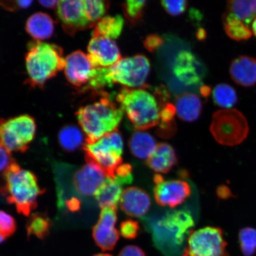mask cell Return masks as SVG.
<instances>
[{
  "label": "cell",
  "instance_id": "1",
  "mask_svg": "<svg viewBox=\"0 0 256 256\" xmlns=\"http://www.w3.org/2000/svg\"><path fill=\"white\" fill-rule=\"evenodd\" d=\"M146 229L152 233L154 245L165 256L183 254L188 236L194 226L190 211L167 210L143 220Z\"/></svg>",
  "mask_w": 256,
  "mask_h": 256
},
{
  "label": "cell",
  "instance_id": "2",
  "mask_svg": "<svg viewBox=\"0 0 256 256\" xmlns=\"http://www.w3.org/2000/svg\"><path fill=\"white\" fill-rule=\"evenodd\" d=\"M76 115L86 144H90L118 130L124 112L105 96L94 104L80 108Z\"/></svg>",
  "mask_w": 256,
  "mask_h": 256
},
{
  "label": "cell",
  "instance_id": "3",
  "mask_svg": "<svg viewBox=\"0 0 256 256\" xmlns=\"http://www.w3.org/2000/svg\"><path fill=\"white\" fill-rule=\"evenodd\" d=\"M43 193L33 172L22 168L16 162L4 172L0 194L14 204L19 213L30 215L37 206L38 197Z\"/></svg>",
  "mask_w": 256,
  "mask_h": 256
},
{
  "label": "cell",
  "instance_id": "4",
  "mask_svg": "<svg viewBox=\"0 0 256 256\" xmlns=\"http://www.w3.org/2000/svg\"><path fill=\"white\" fill-rule=\"evenodd\" d=\"M146 88H124L116 97L122 110L138 130L150 129L158 126L160 121L162 105L156 94Z\"/></svg>",
  "mask_w": 256,
  "mask_h": 256
},
{
  "label": "cell",
  "instance_id": "5",
  "mask_svg": "<svg viewBox=\"0 0 256 256\" xmlns=\"http://www.w3.org/2000/svg\"><path fill=\"white\" fill-rule=\"evenodd\" d=\"M65 64L62 48L56 44L38 40L28 44L26 66L31 86L42 88L64 69Z\"/></svg>",
  "mask_w": 256,
  "mask_h": 256
},
{
  "label": "cell",
  "instance_id": "6",
  "mask_svg": "<svg viewBox=\"0 0 256 256\" xmlns=\"http://www.w3.org/2000/svg\"><path fill=\"white\" fill-rule=\"evenodd\" d=\"M150 68L148 59L138 54L122 58L108 68H102V72L107 86L118 84L126 88H140L146 87Z\"/></svg>",
  "mask_w": 256,
  "mask_h": 256
},
{
  "label": "cell",
  "instance_id": "7",
  "mask_svg": "<svg viewBox=\"0 0 256 256\" xmlns=\"http://www.w3.org/2000/svg\"><path fill=\"white\" fill-rule=\"evenodd\" d=\"M210 130L216 142L224 146H234L247 138L249 126L241 112L223 110L214 114Z\"/></svg>",
  "mask_w": 256,
  "mask_h": 256
},
{
  "label": "cell",
  "instance_id": "8",
  "mask_svg": "<svg viewBox=\"0 0 256 256\" xmlns=\"http://www.w3.org/2000/svg\"><path fill=\"white\" fill-rule=\"evenodd\" d=\"M86 159L92 160L104 170L108 178H114L122 164L124 140L118 130L84 146Z\"/></svg>",
  "mask_w": 256,
  "mask_h": 256
},
{
  "label": "cell",
  "instance_id": "9",
  "mask_svg": "<svg viewBox=\"0 0 256 256\" xmlns=\"http://www.w3.org/2000/svg\"><path fill=\"white\" fill-rule=\"evenodd\" d=\"M86 160V164L72 172L71 198L64 210H78L81 204L80 199L94 196L108 178L100 166L92 160Z\"/></svg>",
  "mask_w": 256,
  "mask_h": 256
},
{
  "label": "cell",
  "instance_id": "10",
  "mask_svg": "<svg viewBox=\"0 0 256 256\" xmlns=\"http://www.w3.org/2000/svg\"><path fill=\"white\" fill-rule=\"evenodd\" d=\"M36 130V122L30 115L0 119V145L10 152L26 151Z\"/></svg>",
  "mask_w": 256,
  "mask_h": 256
},
{
  "label": "cell",
  "instance_id": "11",
  "mask_svg": "<svg viewBox=\"0 0 256 256\" xmlns=\"http://www.w3.org/2000/svg\"><path fill=\"white\" fill-rule=\"evenodd\" d=\"M222 229L206 226L192 231L181 256H229Z\"/></svg>",
  "mask_w": 256,
  "mask_h": 256
},
{
  "label": "cell",
  "instance_id": "12",
  "mask_svg": "<svg viewBox=\"0 0 256 256\" xmlns=\"http://www.w3.org/2000/svg\"><path fill=\"white\" fill-rule=\"evenodd\" d=\"M155 184L154 195L156 202L162 206L174 208L190 196V186L186 182L181 180H166L162 176H154Z\"/></svg>",
  "mask_w": 256,
  "mask_h": 256
},
{
  "label": "cell",
  "instance_id": "13",
  "mask_svg": "<svg viewBox=\"0 0 256 256\" xmlns=\"http://www.w3.org/2000/svg\"><path fill=\"white\" fill-rule=\"evenodd\" d=\"M116 209L112 206L102 208L100 217L92 229V238L96 244L103 251L112 250L120 238L119 232L115 228Z\"/></svg>",
  "mask_w": 256,
  "mask_h": 256
},
{
  "label": "cell",
  "instance_id": "14",
  "mask_svg": "<svg viewBox=\"0 0 256 256\" xmlns=\"http://www.w3.org/2000/svg\"><path fill=\"white\" fill-rule=\"evenodd\" d=\"M172 73L179 82L188 86L201 84L204 76V66L190 51L182 50L176 56Z\"/></svg>",
  "mask_w": 256,
  "mask_h": 256
},
{
  "label": "cell",
  "instance_id": "15",
  "mask_svg": "<svg viewBox=\"0 0 256 256\" xmlns=\"http://www.w3.org/2000/svg\"><path fill=\"white\" fill-rule=\"evenodd\" d=\"M87 54L94 68H108L121 58L120 48L113 40L103 36H92Z\"/></svg>",
  "mask_w": 256,
  "mask_h": 256
},
{
  "label": "cell",
  "instance_id": "16",
  "mask_svg": "<svg viewBox=\"0 0 256 256\" xmlns=\"http://www.w3.org/2000/svg\"><path fill=\"white\" fill-rule=\"evenodd\" d=\"M57 14L64 28L69 33L92 26L86 15L84 0L60 1Z\"/></svg>",
  "mask_w": 256,
  "mask_h": 256
},
{
  "label": "cell",
  "instance_id": "17",
  "mask_svg": "<svg viewBox=\"0 0 256 256\" xmlns=\"http://www.w3.org/2000/svg\"><path fill=\"white\" fill-rule=\"evenodd\" d=\"M95 69L87 54L76 50L67 56L64 70L69 82L76 87H82L88 84L94 75Z\"/></svg>",
  "mask_w": 256,
  "mask_h": 256
},
{
  "label": "cell",
  "instance_id": "18",
  "mask_svg": "<svg viewBox=\"0 0 256 256\" xmlns=\"http://www.w3.org/2000/svg\"><path fill=\"white\" fill-rule=\"evenodd\" d=\"M121 210L134 217L145 216L151 206V199L146 191L137 187H130L123 192L120 198Z\"/></svg>",
  "mask_w": 256,
  "mask_h": 256
},
{
  "label": "cell",
  "instance_id": "19",
  "mask_svg": "<svg viewBox=\"0 0 256 256\" xmlns=\"http://www.w3.org/2000/svg\"><path fill=\"white\" fill-rule=\"evenodd\" d=\"M232 78L236 84L249 88L256 84V59L242 56L234 60L230 67Z\"/></svg>",
  "mask_w": 256,
  "mask_h": 256
},
{
  "label": "cell",
  "instance_id": "20",
  "mask_svg": "<svg viewBox=\"0 0 256 256\" xmlns=\"http://www.w3.org/2000/svg\"><path fill=\"white\" fill-rule=\"evenodd\" d=\"M130 184H131L129 181L116 175L114 178H107L96 192L95 199L102 208L106 206L117 208L123 194V187Z\"/></svg>",
  "mask_w": 256,
  "mask_h": 256
},
{
  "label": "cell",
  "instance_id": "21",
  "mask_svg": "<svg viewBox=\"0 0 256 256\" xmlns=\"http://www.w3.org/2000/svg\"><path fill=\"white\" fill-rule=\"evenodd\" d=\"M174 106L178 117L187 122L198 120L202 110V103L199 96L190 92L178 96Z\"/></svg>",
  "mask_w": 256,
  "mask_h": 256
},
{
  "label": "cell",
  "instance_id": "22",
  "mask_svg": "<svg viewBox=\"0 0 256 256\" xmlns=\"http://www.w3.org/2000/svg\"><path fill=\"white\" fill-rule=\"evenodd\" d=\"M178 162V156L172 147L166 143H160L155 152L147 160L146 164L152 170L160 174H167Z\"/></svg>",
  "mask_w": 256,
  "mask_h": 256
},
{
  "label": "cell",
  "instance_id": "23",
  "mask_svg": "<svg viewBox=\"0 0 256 256\" xmlns=\"http://www.w3.org/2000/svg\"><path fill=\"white\" fill-rule=\"evenodd\" d=\"M26 30L35 40L42 42L49 39L54 31L53 19L44 12H36L28 18Z\"/></svg>",
  "mask_w": 256,
  "mask_h": 256
},
{
  "label": "cell",
  "instance_id": "24",
  "mask_svg": "<svg viewBox=\"0 0 256 256\" xmlns=\"http://www.w3.org/2000/svg\"><path fill=\"white\" fill-rule=\"evenodd\" d=\"M128 146L134 156L143 160H148L158 146L154 138L150 134L140 130H138L131 136Z\"/></svg>",
  "mask_w": 256,
  "mask_h": 256
},
{
  "label": "cell",
  "instance_id": "25",
  "mask_svg": "<svg viewBox=\"0 0 256 256\" xmlns=\"http://www.w3.org/2000/svg\"><path fill=\"white\" fill-rule=\"evenodd\" d=\"M124 19L122 16H106L95 25L92 36H103L111 40L116 39L122 32Z\"/></svg>",
  "mask_w": 256,
  "mask_h": 256
},
{
  "label": "cell",
  "instance_id": "26",
  "mask_svg": "<svg viewBox=\"0 0 256 256\" xmlns=\"http://www.w3.org/2000/svg\"><path fill=\"white\" fill-rule=\"evenodd\" d=\"M58 137L60 146L67 152H75L84 144V134L82 130L73 124L64 126Z\"/></svg>",
  "mask_w": 256,
  "mask_h": 256
},
{
  "label": "cell",
  "instance_id": "27",
  "mask_svg": "<svg viewBox=\"0 0 256 256\" xmlns=\"http://www.w3.org/2000/svg\"><path fill=\"white\" fill-rule=\"evenodd\" d=\"M223 24L226 34L233 40L244 41L252 37V32L247 26L228 12L223 16Z\"/></svg>",
  "mask_w": 256,
  "mask_h": 256
},
{
  "label": "cell",
  "instance_id": "28",
  "mask_svg": "<svg viewBox=\"0 0 256 256\" xmlns=\"http://www.w3.org/2000/svg\"><path fill=\"white\" fill-rule=\"evenodd\" d=\"M227 12L242 21L248 27L256 16L254 0H236L227 2Z\"/></svg>",
  "mask_w": 256,
  "mask_h": 256
},
{
  "label": "cell",
  "instance_id": "29",
  "mask_svg": "<svg viewBox=\"0 0 256 256\" xmlns=\"http://www.w3.org/2000/svg\"><path fill=\"white\" fill-rule=\"evenodd\" d=\"M212 98L214 103L218 106L228 110L234 106L238 101L236 90L232 86L222 83L214 88Z\"/></svg>",
  "mask_w": 256,
  "mask_h": 256
},
{
  "label": "cell",
  "instance_id": "30",
  "mask_svg": "<svg viewBox=\"0 0 256 256\" xmlns=\"http://www.w3.org/2000/svg\"><path fill=\"white\" fill-rule=\"evenodd\" d=\"M51 222L48 216L43 214L36 213L32 215L27 224L28 236H34L44 239L49 234Z\"/></svg>",
  "mask_w": 256,
  "mask_h": 256
},
{
  "label": "cell",
  "instance_id": "31",
  "mask_svg": "<svg viewBox=\"0 0 256 256\" xmlns=\"http://www.w3.org/2000/svg\"><path fill=\"white\" fill-rule=\"evenodd\" d=\"M86 15L91 24L95 26L104 18L110 2L102 0H84Z\"/></svg>",
  "mask_w": 256,
  "mask_h": 256
},
{
  "label": "cell",
  "instance_id": "32",
  "mask_svg": "<svg viewBox=\"0 0 256 256\" xmlns=\"http://www.w3.org/2000/svg\"><path fill=\"white\" fill-rule=\"evenodd\" d=\"M240 249L244 256H254L256 252V229L246 227L238 233Z\"/></svg>",
  "mask_w": 256,
  "mask_h": 256
},
{
  "label": "cell",
  "instance_id": "33",
  "mask_svg": "<svg viewBox=\"0 0 256 256\" xmlns=\"http://www.w3.org/2000/svg\"><path fill=\"white\" fill-rule=\"evenodd\" d=\"M147 2L144 0H130L122 5L124 16L132 24H136L142 18Z\"/></svg>",
  "mask_w": 256,
  "mask_h": 256
},
{
  "label": "cell",
  "instance_id": "34",
  "mask_svg": "<svg viewBox=\"0 0 256 256\" xmlns=\"http://www.w3.org/2000/svg\"><path fill=\"white\" fill-rule=\"evenodd\" d=\"M16 228L14 218L4 211L0 210V244L14 234Z\"/></svg>",
  "mask_w": 256,
  "mask_h": 256
},
{
  "label": "cell",
  "instance_id": "35",
  "mask_svg": "<svg viewBox=\"0 0 256 256\" xmlns=\"http://www.w3.org/2000/svg\"><path fill=\"white\" fill-rule=\"evenodd\" d=\"M139 230L138 222L132 220H124L120 224V234L126 239L132 240L136 238L138 234Z\"/></svg>",
  "mask_w": 256,
  "mask_h": 256
},
{
  "label": "cell",
  "instance_id": "36",
  "mask_svg": "<svg viewBox=\"0 0 256 256\" xmlns=\"http://www.w3.org/2000/svg\"><path fill=\"white\" fill-rule=\"evenodd\" d=\"M162 8L168 14L172 16L180 15L187 8L188 2L184 0L180 1H162Z\"/></svg>",
  "mask_w": 256,
  "mask_h": 256
},
{
  "label": "cell",
  "instance_id": "37",
  "mask_svg": "<svg viewBox=\"0 0 256 256\" xmlns=\"http://www.w3.org/2000/svg\"><path fill=\"white\" fill-rule=\"evenodd\" d=\"M15 162L11 152L0 145V172H5Z\"/></svg>",
  "mask_w": 256,
  "mask_h": 256
},
{
  "label": "cell",
  "instance_id": "38",
  "mask_svg": "<svg viewBox=\"0 0 256 256\" xmlns=\"http://www.w3.org/2000/svg\"><path fill=\"white\" fill-rule=\"evenodd\" d=\"M176 114V108L174 104H167L162 108L160 111V120L161 124L174 122V118Z\"/></svg>",
  "mask_w": 256,
  "mask_h": 256
},
{
  "label": "cell",
  "instance_id": "39",
  "mask_svg": "<svg viewBox=\"0 0 256 256\" xmlns=\"http://www.w3.org/2000/svg\"><path fill=\"white\" fill-rule=\"evenodd\" d=\"M163 41L162 37L156 34H152L146 38L144 41V46L150 52H154L159 48L161 47Z\"/></svg>",
  "mask_w": 256,
  "mask_h": 256
},
{
  "label": "cell",
  "instance_id": "40",
  "mask_svg": "<svg viewBox=\"0 0 256 256\" xmlns=\"http://www.w3.org/2000/svg\"><path fill=\"white\" fill-rule=\"evenodd\" d=\"M33 2L32 1H16V2H0V6L5 9L8 10L10 11H14L16 9H25L27 8Z\"/></svg>",
  "mask_w": 256,
  "mask_h": 256
},
{
  "label": "cell",
  "instance_id": "41",
  "mask_svg": "<svg viewBox=\"0 0 256 256\" xmlns=\"http://www.w3.org/2000/svg\"><path fill=\"white\" fill-rule=\"evenodd\" d=\"M118 256H146L145 252L138 246L130 245L121 250Z\"/></svg>",
  "mask_w": 256,
  "mask_h": 256
},
{
  "label": "cell",
  "instance_id": "42",
  "mask_svg": "<svg viewBox=\"0 0 256 256\" xmlns=\"http://www.w3.org/2000/svg\"><path fill=\"white\" fill-rule=\"evenodd\" d=\"M60 1H55V0H52V1H40V3L41 6L46 8H57L58 4Z\"/></svg>",
  "mask_w": 256,
  "mask_h": 256
},
{
  "label": "cell",
  "instance_id": "43",
  "mask_svg": "<svg viewBox=\"0 0 256 256\" xmlns=\"http://www.w3.org/2000/svg\"><path fill=\"white\" fill-rule=\"evenodd\" d=\"M200 92L202 95H203L204 97H207L210 94V89L208 86H204L201 87Z\"/></svg>",
  "mask_w": 256,
  "mask_h": 256
},
{
  "label": "cell",
  "instance_id": "44",
  "mask_svg": "<svg viewBox=\"0 0 256 256\" xmlns=\"http://www.w3.org/2000/svg\"><path fill=\"white\" fill-rule=\"evenodd\" d=\"M198 38H199V39H204V38H206V32L202 28H201V30H200L198 32Z\"/></svg>",
  "mask_w": 256,
  "mask_h": 256
},
{
  "label": "cell",
  "instance_id": "45",
  "mask_svg": "<svg viewBox=\"0 0 256 256\" xmlns=\"http://www.w3.org/2000/svg\"><path fill=\"white\" fill-rule=\"evenodd\" d=\"M252 32L256 37V18L254 19V20L252 22Z\"/></svg>",
  "mask_w": 256,
  "mask_h": 256
},
{
  "label": "cell",
  "instance_id": "46",
  "mask_svg": "<svg viewBox=\"0 0 256 256\" xmlns=\"http://www.w3.org/2000/svg\"><path fill=\"white\" fill-rule=\"evenodd\" d=\"M94 256H113L110 254H95Z\"/></svg>",
  "mask_w": 256,
  "mask_h": 256
},
{
  "label": "cell",
  "instance_id": "47",
  "mask_svg": "<svg viewBox=\"0 0 256 256\" xmlns=\"http://www.w3.org/2000/svg\"><path fill=\"white\" fill-rule=\"evenodd\" d=\"M254 10L256 14V0H254Z\"/></svg>",
  "mask_w": 256,
  "mask_h": 256
}]
</instances>
